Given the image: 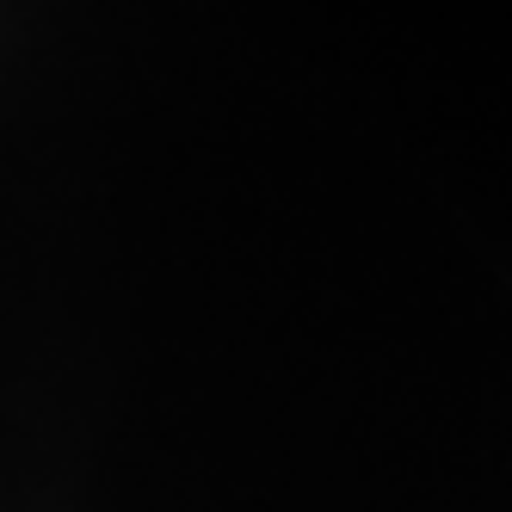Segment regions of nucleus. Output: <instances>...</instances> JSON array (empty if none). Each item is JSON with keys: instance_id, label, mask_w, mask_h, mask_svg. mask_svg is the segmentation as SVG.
<instances>
[]
</instances>
